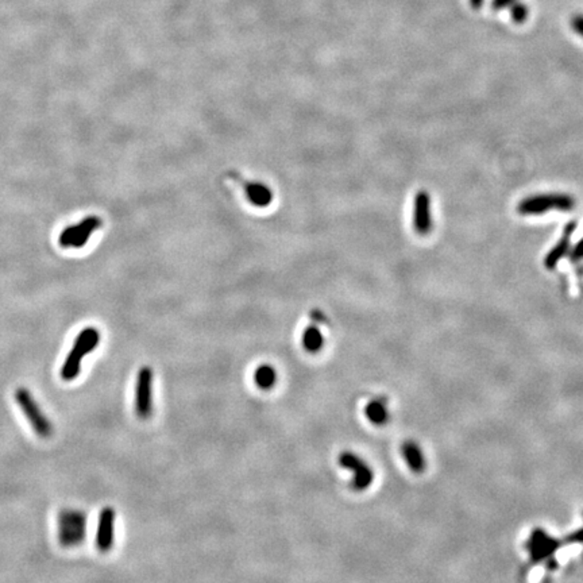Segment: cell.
Instances as JSON below:
<instances>
[{
	"label": "cell",
	"mask_w": 583,
	"mask_h": 583,
	"mask_svg": "<svg viewBox=\"0 0 583 583\" xmlns=\"http://www.w3.org/2000/svg\"><path fill=\"white\" fill-rule=\"evenodd\" d=\"M16 401L22 414H25V417L30 423L31 428L40 438L47 439L53 435V426L50 420L47 419V414L42 412L38 402L26 387L16 389Z\"/></svg>",
	"instance_id": "cell-1"
},
{
	"label": "cell",
	"mask_w": 583,
	"mask_h": 583,
	"mask_svg": "<svg viewBox=\"0 0 583 583\" xmlns=\"http://www.w3.org/2000/svg\"><path fill=\"white\" fill-rule=\"evenodd\" d=\"M153 368L150 366L139 368L136 384V414L143 420L153 414Z\"/></svg>",
	"instance_id": "cell-2"
},
{
	"label": "cell",
	"mask_w": 583,
	"mask_h": 583,
	"mask_svg": "<svg viewBox=\"0 0 583 583\" xmlns=\"http://www.w3.org/2000/svg\"><path fill=\"white\" fill-rule=\"evenodd\" d=\"M102 226V219L99 216L91 215L83 219L80 223L68 226L64 229L59 238V244L62 247L80 248L85 245L91 235Z\"/></svg>",
	"instance_id": "cell-3"
},
{
	"label": "cell",
	"mask_w": 583,
	"mask_h": 583,
	"mask_svg": "<svg viewBox=\"0 0 583 583\" xmlns=\"http://www.w3.org/2000/svg\"><path fill=\"white\" fill-rule=\"evenodd\" d=\"M339 464L344 469H349L353 471V489L358 491H366L368 486L371 485L373 479H374V474L373 470L370 469L366 462L363 461L362 458H359L358 455H355L354 452L350 451H344L340 454L339 457Z\"/></svg>",
	"instance_id": "cell-4"
},
{
	"label": "cell",
	"mask_w": 583,
	"mask_h": 583,
	"mask_svg": "<svg viewBox=\"0 0 583 583\" xmlns=\"http://www.w3.org/2000/svg\"><path fill=\"white\" fill-rule=\"evenodd\" d=\"M115 510L114 507H104L99 515V524L96 531V547L102 553H108L115 540Z\"/></svg>",
	"instance_id": "cell-5"
},
{
	"label": "cell",
	"mask_w": 583,
	"mask_h": 583,
	"mask_svg": "<svg viewBox=\"0 0 583 583\" xmlns=\"http://www.w3.org/2000/svg\"><path fill=\"white\" fill-rule=\"evenodd\" d=\"M99 342H100V332L96 328L93 327L84 328L75 339L73 347L69 354L77 359L83 361L85 355L92 353L93 350L99 346Z\"/></svg>",
	"instance_id": "cell-6"
},
{
	"label": "cell",
	"mask_w": 583,
	"mask_h": 583,
	"mask_svg": "<svg viewBox=\"0 0 583 583\" xmlns=\"http://www.w3.org/2000/svg\"><path fill=\"white\" fill-rule=\"evenodd\" d=\"M84 535V517L81 515H66L61 519V539L75 544Z\"/></svg>",
	"instance_id": "cell-7"
},
{
	"label": "cell",
	"mask_w": 583,
	"mask_h": 583,
	"mask_svg": "<svg viewBox=\"0 0 583 583\" xmlns=\"http://www.w3.org/2000/svg\"><path fill=\"white\" fill-rule=\"evenodd\" d=\"M246 195L256 207H268L273 200V192L266 185L256 181L245 183Z\"/></svg>",
	"instance_id": "cell-8"
},
{
	"label": "cell",
	"mask_w": 583,
	"mask_h": 583,
	"mask_svg": "<svg viewBox=\"0 0 583 583\" xmlns=\"http://www.w3.org/2000/svg\"><path fill=\"white\" fill-rule=\"evenodd\" d=\"M365 414L370 420V423H373L375 426H383L387 421V417H389L386 402L381 399L370 401L366 405V408H365Z\"/></svg>",
	"instance_id": "cell-9"
},
{
	"label": "cell",
	"mask_w": 583,
	"mask_h": 583,
	"mask_svg": "<svg viewBox=\"0 0 583 583\" xmlns=\"http://www.w3.org/2000/svg\"><path fill=\"white\" fill-rule=\"evenodd\" d=\"M402 454H404V458L408 463V466L414 471L424 470V466H426L424 455H423L420 447L416 445L414 442H407L402 447Z\"/></svg>",
	"instance_id": "cell-10"
},
{
	"label": "cell",
	"mask_w": 583,
	"mask_h": 583,
	"mask_svg": "<svg viewBox=\"0 0 583 583\" xmlns=\"http://www.w3.org/2000/svg\"><path fill=\"white\" fill-rule=\"evenodd\" d=\"M254 383L262 390L272 389L277 383V371L272 365L263 363L260 365L254 373Z\"/></svg>",
	"instance_id": "cell-11"
},
{
	"label": "cell",
	"mask_w": 583,
	"mask_h": 583,
	"mask_svg": "<svg viewBox=\"0 0 583 583\" xmlns=\"http://www.w3.org/2000/svg\"><path fill=\"white\" fill-rule=\"evenodd\" d=\"M324 338L318 327L309 325L303 334V346L309 353H318L322 350Z\"/></svg>",
	"instance_id": "cell-12"
},
{
	"label": "cell",
	"mask_w": 583,
	"mask_h": 583,
	"mask_svg": "<svg viewBox=\"0 0 583 583\" xmlns=\"http://www.w3.org/2000/svg\"><path fill=\"white\" fill-rule=\"evenodd\" d=\"M81 362L83 361H80L75 356H72L71 354H68V356L65 358V362L62 365L61 371H60L62 380L64 381L76 380L80 371H81Z\"/></svg>",
	"instance_id": "cell-13"
},
{
	"label": "cell",
	"mask_w": 583,
	"mask_h": 583,
	"mask_svg": "<svg viewBox=\"0 0 583 583\" xmlns=\"http://www.w3.org/2000/svg\"><path fill=\"white\" fill-rule=\"evenodd\" d=\"M529 16V11H528V7L524 4V3H515L513 6H512V10H510V16H512V19L516 22V23H524L525 22V19L528 18Z\"/></svg>",
	"instance_id": "cell-14"
},
{
	"label": "cell",
	"mask_w": 583,
	"mask_h": 583,
	"mask_svg": "<svg viewBox=\"0 0 583 583\" xmlns=\"http://www.w3.org/2000/svg\"><path fill=\"white\" fill-rule=\"evenodd\" d=\"M571 28L583 38V16H575L571 19Z\"/></svg>",
	"instance_id": "cell-15"
},
{
	"label": "cell",
	"mask_w": 583,
	"mask_h": 583,
	"mask_svg": "<svg viewBox=\"0 0 583 583\" xmlns=\"http://www.w3.org/2000/svg\"><path fill=\"white\" fill-rule=\"evenodd\" d=\"M513 3H515V0H493L491 7L494 10H503V8H507V6H510Z\"/></svg>",
	"instance_id": "cell-16"
},
{
	"label": "cell",
	"mask_w": 583,
	"mask_h": 583,
	"mask_svg": "<svg viewBox=\"0 0 583 583\" xmlns=\"http://www.w3.org/2000/svg\"><path fill=\"white\" fill-rule=\"evenodd\" d=\"M470 4L473 8H479L483 4V0H470Z\"/></svg>",
	"instance_id": "cell-17"
}]
</instances>
